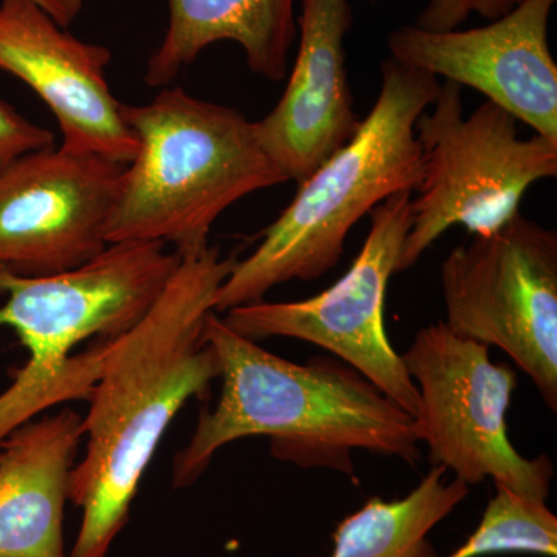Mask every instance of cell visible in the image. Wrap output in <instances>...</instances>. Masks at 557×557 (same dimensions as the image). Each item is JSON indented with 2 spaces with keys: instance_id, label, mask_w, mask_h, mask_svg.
Masks as SVG:
<instances>
[{
  "instance_id": "1",
  "label": "cell",
  "mask_w": 557,
  "mask_h": 557,
  "mask_svg": "<svg viewBox=\"0 0 557 557\" xmlns=\"http://www.w3.org/2000/svg\"><path fill=\"white\" fill-rule=\"evenodd\" d=\"M236 262L215 247L182 258L141 321L109 339L83 417L86 450L70 474L83 523L69 557H108L172 420L220 379L205 327Z\"/></svg>"
},
{
  "instance_id": "2",
  "label": "cell",
  "mask_w": 557,
  "mask_h": 557,
  "mask_svg": "<svg viewBox=\"0 0 557 557\" xmlns=\"http://www.w3.org/2000/svg\"><path fill=\"white\" fill-rule=\"evenodd\" d=\"M205 339L218 357L222 392L175 456V487L193 485L223 446L247 437H269L278 460L347 474H354L355 449L420 460L416 418L341 359L288 361L231 330L218 313L209 314Z\"/></svg>"
},
{
  "instance_id": "3",
  "label": "cell",
  "mask_w": 557,
  "mask_h": 557,
  "mask_svg": "<svg viewBox=\"0 0 557 557\" xmlns=\"http://www.w3.org/2000/svg\"><path fill=\"white\" fill-rule=\"evenodd\" d=\"M440 81L394 60L381 64V89L354 137L298 183L292 203L237 260L215 299V313L259 302L289 281H314L335 269L350 230L395 194L416 193L423 156L418 116L434 102Z\"/></svg>"
},
{
  "instance_id": "4",
  "label": "cell",
  "mask_w": 557,
  "mask_h": 557,
  "mask_svg": "<svg viewBox=\"0 0 557 557\" xmlns=\"http://www.w3.org/2000/svg\"><path fill=\"white\" fill-rule=\"evenodd\" d=\"M123 116L138 152L124 168L108 244L161 242L197 255L226 209L289 182L240 110L163 87L148 104H123Z\"/></svg>"
},
{
  "instance_id": "5",
  "label": "cell",
  "mask_w": 557,
  "mask_h": 557,
  "mask_svg": "<svg viewBox=\"0 0 557 557\" xmlns=\"http://www.w3.org/2000/svg\"><path fill=\"white\" fill-rule=\"evenodd\" d=\"M182 256L161 242H116L97 258L51 276L0 270V325L13 329L28 359L7 399L22 408H50L83 398L97 375L95 347L73 355L84 341L119 338L160 298Z\"/></svg>"
},
{
  "instance_id": "6",
  "label": "cell",
  "mask_w": 557,
  "mask_h": 557,
  "mask_svg": "<svg viewBox=\"0 0 557 557\" xmlns=\"http://www.w3.org/2000/svg\"><path fill=\"white\" fill-rule=\"evenodd\" d=\"M463 87L445 81L416 123L423 178L397 273L454 226L490 234L518 214L531 186L557 175V139L522 138L519 121L491 101L465 113Z\"/></svg>"
},
{
  "instance_id": "7",
  "label": "cell",
  "mask_w": 557,
  "mask_h": 557,
  "mask_svg": "<svg viewBox=\"0 0 557 557\" xmlns=\"http://www.w3.org/2000/svg\"><path fill=\"white\" fill-rule=\"evenodd\" d=\"M401 358L420 395L418 437L432 467L468 486L491 479L547 500L552 460L520 456L508 438L507 412L518 387L511 366L491 361L490 347L461 338L443 321L421 329Z\"/></svg>"
},
{
  "instance_id": "8",
  "label": "cell",
  "mask_w": 557,
  "mask_h": 557,
  "mask_svg": "<svg viewBox=\"0 0 557 557\" xmlns=\"http://www.w3.org/2000/svg\"><path fill=\"white\" fill-rule=\"evenodd\" d=\"M446 327L497 347L557 409V234L522 212L440 267Z\"/></svg>"
},
{
  "instance_id": "9",
  "label": "cell",
  "mask_w": 557,
  "mask_h": 557,
  "mask_svg": "<svg viewBox=\"0 0 557 557\" xmlns=\"http://www.w3.org/2000/svg\"><path fill=\"white\" fill-rule=\"evenodd\" d=\"M412 196L395 194L370 212L368 239L332 287L309 299L234 307L223 322L255 343L293 338L325 348L417 418L420 395L384 329L388 281L412 226Z\"/></svg>"
},
{
  "instance_id": "10",
  "label": "cell",
  "mask_w": 557,
  "mask_h": 557,
  "mask_svg": "<svg viewBox=\"0 0 557 557\" xmlns=\"http://www.w3.org/2000/svg\"><path fill=\"white\" fill-rule=\"evenodd\" d=\"M126 164L49 146L0 171V270L51 276L108 247Z\"/></svg>"
},
{
  "instance_id": "11",
  "label": "cell",
  "mask_w": 557,
  "mask_h": 557,
  "mask_svg": "<svg viewBox=\"0 0 557 557\" xmlns=\"http://www.w3.org/2000/svg\"><path fill=\"white\" fill-rule=\"evenodd\" d=\"M556 2L522 0L474 28L429 32L403 25L388 33V58L471 87L534 134L557 139V64L548 39Z\"/></svg>"
},
{
  "instance_id": "12",
  "label": "cell",
  "mask_w": 557,
  "mask_h": 557,
  "mask_svg": "<svg viewBox=\"0 0 557 557\" xmlns=\"http://www.w3.org/2000/svg\"><path fill=\"white\" fill-rule=\"evenodd\" d=\"M112 51L75 38L33 0H0V72L21 79L58 121L61 149L129 164L138 139L110 90Z\"/></svg>"
},
{
  "instance_id": "13",
  "label": "cell",
  "mask_w": 557,
  "mask_h": 557,
  "mask_svg": "<svg viewBox=\"0 0 557 557\" xmlns=\"http://www.w3.org/2000/svg\"><path fill=\"white\" fill-rule=\"evenodd\" d=\"M299 3L298 51L287 87L269 115L256 121L260 145L296 183L346 145L361 123L346 69L350 0Z\"/></svg>"
},
{
  "instance_id": "14",
  "label": "cell",
  "mask_w": 557,
  "mask_h": 557,
  "mask_svg": "<svg viewBox=\"0 0 557 557\" xmlns=\"http://www.w3.org/2000/svg\"><path fill=\"white\" fill-rule=\"evenodd\" d=\"M83 417L33 418L0 443V557H65L62 523Z\"/></svg>"
},
{
  "instance_id": "15",
  "label": "cell",
  "mask_w": 557,
  "mask_h": 557,
  "mask_svg": "<svg viewBox=\"0 0 557 557\" xmlns=\"http://www.w3.org/2000/svg\"><path fill=\"white\" fill-rule=\"evenodd\" d=\"M296 0H170V25L149 58L146 83L170 86L212 44L231 40L249 70L270 81L287 76L298 39Z\"/></svg>"
},
{
  "instance_id": "16",
  "label": "cell",
  "mask_w": 557,
  "mask_h": 557,
  "mask_svg": "<svg viewBox=\"0 0 557 557\" xmlns=\"http://www.w3.org/2000/svg\"><path fill=\"white\" fill-rule=\"evenodd\" d=\"M434 467L398 500L372 497L339 523L332 557H437L429 533L467 498L469 486Z\"/></svg>"
},
{
  "instance_id": "17",
  "label": "cell",
  "mask_w": 557,
  "mask_h": 557,
  "mask_svg": "<svg viewBox=\"0 0 557 557\" xmlns=\"http://www.w3.org/2000/svg\"><path fill=\"white\" fill-rule=\"evenodd\" d=\"M482 522L468 541L448 557H482L496 553L557 556V518L545 500L522 496L494 483Z\"/></svg>"
},
{
  "instance_id": "18",
  "label": "cell",
  "mask_w": 557,
  "mask_h": 557,
  "mask_svg": "<svg viewBox=\"0 0 557 557\" xmlns=\"http://www.w3.org/2000/svg\"><path fill=\"white\" fill-rule=\"evenodd\" d=\"M522 0H426L413 25L429 32L463 27L471 16L490 22L504 16Z\"/></svg>"
},
{
  "instance_id": "19",
  "label": "cell",
  "mask_w": 557,
  "mask_h": 557,
  "mask_svg": "<svg viewBox=\"0 0 557 557\" xmlns=\"http://www.w3.org/2000/svg\"><path fill=\"white\" fill-rule=\"evenodd\" d=\"M53 145L54 137L50 131L24 119L0 100V171L25 153Z\"/></svg>"
},
{
  "instance_id": "20",
  "label": "cell",
  "mask_w": 557,
  "mask_h": 557,
  "mask_svg": "<svg viewBox=\"0 0 557 557\" xmlns=\"http://www.w3.org/2000/svg\"><path fill=\"white\" fill-rule=\"evenodd\" d=\"M33 2L38 3L40 9L46 10L61 27L65 28L78 20L84 9V0H33Z\"/></svg>"
}]
</instances>
